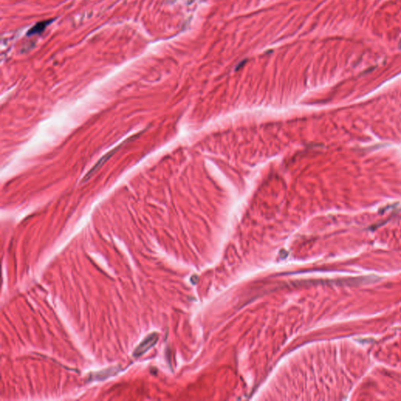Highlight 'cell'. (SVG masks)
I'll return each mask as SVG.
<instances>
[{"label": "cell", "mask_w": 401, "mask_h": 401, "mask_svg": "<svg viewBox=\"0 0 401 401\" xmlns=\"http://www.w3.org/2000/svg\"><path fill=\"white\" fill-rule=\"evenodd\" d=\"M158 340V335L157 333H152L147 335L144 339L142 341L139 345L135 349L133 356L135 357H141L143 354L147 352L148 350L154 346L157 343Z\"/></svg>", "instance_id": "1"}, {"label": "cell", "mask_w": 401, "mask_h": 401, "mask_svg": "<svg viewBox=\"0 0 401 401\" xmlns=\"http://www.w3.org/2000/svg\"><path fill=\"white\" fill-rule=\"evenodd\" d=\"M118 371V367H111V368L101 370L100 372L94 373L93 376H92L93 380H104L111 376L114 375Z\"/></svg>", "instance_id": "2"}, {"label": "cell", "mask_w": 401, "mask_h": 401, "mask_svg": "<svg viewBox=\"0 0 401 401\" xmlns=\"http://www.w3.org/2000/svg\"><path fill=\"white\" fill-rule=\"evenodd\" d=\"M49 22V21H44V22L37 24L35 27H33L29 31V34L33 35V34H35V33L40 32V31H43V29H45V27H46V25H47V24Z\"/></svg>", "instance_id": "3"}]
</instances>
